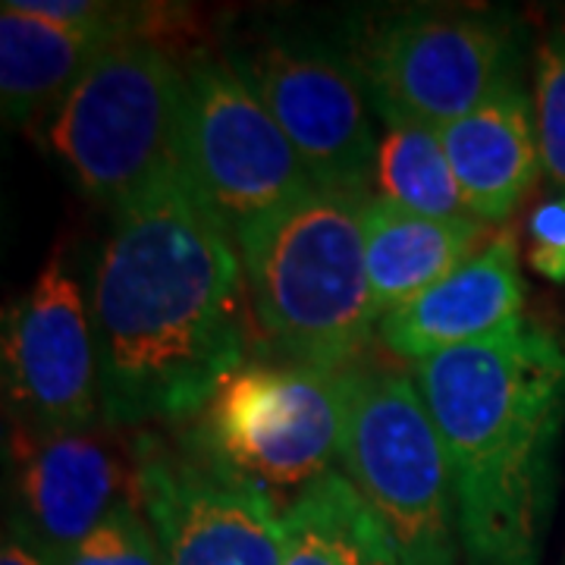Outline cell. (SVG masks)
<instances>
[{
	"instance_id": "6da1fadb",
	"label": "cell",
	"mask_w": 565,
	"mask_h": 565,
	"mask_svg": "<svg viewBox=\"0 0 565 565\" xmlns=\"http://www.w3.org/2000/svg\"><path fill=\"white\" fill-rule=\"evenodd\" d=\"M243 258L185 173L114 214L92 280L107 427L195 422L245 364Z\"/></svg>"
},
{
	"instance_id": "7a4b0ae2",
	"label": "cell",
	"mask_w": 565,
	"mask_h": 565,
	"mask_svg": "<svg viewBox=\"0 0 565 565\" xmlns=\"http://www.w3.org/2000/svg\"><path fill=\"white\" fill-rule=\"evenodd\" d=\"M444 440L465 565H541L565 427V330L519 318L415 364Z\"/></svg>"
},
{
	"instance_id": "3957f363",
	"label": "cell",
	"mask_w": 565,
	"mask_h": 565,
	"mask_svg": "<svg viewBox=\"0 0 565 565\" xmlns=\"http://www.w3.org/2000/svg\"><path fill=\"white\" fill-rule=\"evenodd\" d=\"M364 202L315 185L233 236L255 321L282 362L337 374L359 364L377 333Z\"/></svg>"
},
{
	"instance_id": "277c9868",
	"label": "cell",
	"mask_w": 565,
	"mask_h": 565,
	"mask_svg": "<svg viewBox=\"0 0 565 565\" xmlns=\"http://www.w3.org/2000/svg\"><path fill=\"white\" fill-rule=\"evenodd\" d=\"M340 471L384 525L399 565H459L444 440L405 371H343Z\"/></svg>"
},
{
	"instance_id": "5b68a950",
	"label": "cell",
	"mask_w": 565,
	"mask_h": 565,
	"mask_svg": "<svg viewBox=\"0 0 565 565\" xmlns=\"http://www.w3.org/2000/svg\"><path fill=\"white\" fill-rule=\"evenodd\" d=\"M182 63L161 41H120L51 117V145L92 202L114 214L177 177Z\"/></svg>"
},
{
	"instance_id": "8992f818",
	"label": "cell",
	"mask_w": 565,
	"mask_h": 565,
	"mask_svg": "<svg viewBox=\"0 0 565 565\" xmlns=\"http://www.w3.org/2000/svg\"><path fill=\"white\" fill-rule=\"evenodd\" d=\"M349 61L384 122L444 129L515 76V20L493 10H390L359 22Z\"/></svg>"
},
{
	"instance_id": "52a82bcc",
	"label": "cell",
	"mask_w": 565,
	"mask_h": 565,
	"mask_svg": "<svg viewBox=\"0 0 565 565\" xmlns=\"http://www.w3.org/2000/svg\"><path fill=\"white\" fill-rule=\"evenodd\" d=\"M182 70V173L233 236L315 189L280 122L236 63L195 51Z\"/></svg>"
},
{
	"instance_id": "ba28073f",
	"label": "cell",
	"mask_w": 565,
	"mask_h": 565,
	"mask_svg": "<svg viewBox=\"0 0 565 565\" xmlns=\"http://www.w3.org/2000/svg\"><path fill=\"white\" fill-rule=\"evenodd\" d=\"M343 440V371L243 364L195 418L192 444L262 487H296L333 471Z\"/></svg>"
},
{
	"instance_id": "9c48e42d",
	"label": "cell",
	"mask_w": 565,
	"mask_h": 565,
	"mask_svg": "<svg viewBox=\"0 0 565 565\" xmlns=\"http://www.w3.org/2000/svg\"><path fill=\"white\" fill-rule=\"evenodd\" d=\"M318 189L371 199L381 136L359 70L318 41L267 39L233 54Z\"/></svg>"
},
{
	"instance_id": "30bf717a",
	"label": "cell",
	"mask_w": 565,
	"mask_h": 565,
	"mask_svg": "<svg viewBox=\"0 0 565 565\" xmlns=\"http://www.w3.org/2000/svg\"><path fill=\"white\" fill-rule=\"evenodd\" d=\"M145 512L167 565H282V509L267 487L245 481L189 440L173 449L148 434L136 444Z\"/></svg>"
},
{
	"instance_id": "8fae6325",
	"label": "cell",
	"mask_w": 565,
	"mask_h": 565,
	"mask_svg": "<svg viewBox=\"0 0 565 565\" xmlns=\"http://www.w3.org/2000/svg\"><path fill=\"white\" fill-rule=\"evenodd\" d=\"M0 355L10 427L51 437L104 424L92 311L63 248L51 255L32 289L7 308Z\"/></svg>"
},
{
	"instance_id": "7c38bea8",
	"label": "cell",
	"mask_w": 565,
	"mask_h": 565,
	"mask_svg": "<svg viewBox=\"0 0 565 565\" xmlns=\"http://www.w3.org/2000/svg\"><path fill=\"white\" fill-rule=\"evenodd\" d=\"M107 430L114 427L98 424L76 434L41 437L10 427L7 527L51 563L88 537L120 505L136 503V452L126 459Z\"/></svg>"
},
{
	"instance_id": "4fadbf2b",
	"label": "cell",
	"mask_w": 565,
	"mask_h": 565,
	"mask_svg": "<svg viewBox=\"0 0 565 565\" xmlns=\"http://www.w3.org/2000/svg\"><path fill=\"white\" fill-rule=\"evenodd\" d=\"M525 299L519 248L503 236L487 243L446 280L386 311L377 323V340L396 359L422 364L525 318Z\"/></svg>"
},
{
	"instance_id": "5bb4252c",
	"label": "cell",
	"mask_w": 565,
	"mask_h": 565,
	"mask_svg": "<svg viewBox=\"0 0 565 565\" xmlns=\"http://www.w3.org/2000/svg\"><path fill=\"white\" fill-rule=\"evenodd\" d=\"M440 141L471 217L487 226L509 221L544 170L534 98L519 73L462 120L444 126Z\"/></svg>"
},
{
	"instance_id": "9a60e30c",
	"label": "cell",
	"mask_w": 565,
	"mask_h": 565,
	"mask_svg": "<svg viewBox=\"0 0 565 565\" xmlns=\"http://www.w3.org/2000/svg\"><path fill=\"white\" fill-rule=\"evenodd\" d=\"M362 233L367 280L384 318L475 258L484 248L487 223L427 217L371 195L362 207Z\"/></svg>"
},
{
	"instance_id": "2e32d148",
	"label": "cell",
	"mask_w": 565,
	"mask_h": 565,
	"mask_svg": "<svg viewBox=\"0 0 565 565\" xmlns=\"http://www.w3.org/2000/svg\"><path fill=\"white\" fill-rule=\"evenodd\" d=\"M107 41L32 17L7 0L0 7V107L10 129L54 117L73 85L102 57Z\"/></svg>"
},
{
	"instance_id": "e0dca14e",
	"label": "cell",
	"mask_w": 565,
	"mask_h": 565,
	"mask_svg": "<svg viewBox=\"0 0 565 565\" xmlns=\"http://www.w3.org/2000/svg\"><path fill=\"white\" fill-rule=\"evenodd\" d=\"M282 531V565H399L384 525L337 468L296 490Z\"/></svg>"
},
{
	"instance_id": "ac0fdd59",
	"label": "cell",
	"mask_w": 565,
	"mask_h": 565,
	"mask_svg": "<svg viewBox=\"0 0 565 565\" xmlns=\"http://www.w3.org/2000/svg\"><path fill=\"white\" fill-rule=\"evenodd\" d=\"M377 185L384 199L415 214L475 221L449 167L440 132L422 122H386L377 158Z\"/></svg>"
},
{
	"instance_id": "d6986e66",
	"label": "cell",
	"mask_w": 565,
	"mask_h": 565,
	"mask_svg": "<svg viewBox=\"0 0 565 565\" xmlns=\"http://www.w3.org/2000/svg\"><path fill=\"white\" fill-rule=\"evenodd\" d=\"M13 7L32 17H44L85 35L120 41H158L189 20L185 7L170 3H110V0H13Z\"/></svg>"
},
{
	"instance_id": "ffe728a7",
	"label": "cell",
	"mask_w": 565,
	"mask_h": 565,
	"mask_svg": "<svg viewBox=\"0 0 565 565\" xmlns=\"http://www.w3.org/2000/svg\"><path fill=\"white\" fill-rule=\"evenodd\" d=\"M534 120L541 163L565 195V25L550 32L534 63Z\"/></svg>"
},
{
	"instance_id": "44dd1931",
	"label": "cell",
	"mask_w": 565,
	"mask_h": 565,
	"mask_svg": "<svg viewBox=\"0 0 565 565\" xmlns=\"http://www.w3.org/2000/svg\"><path fill=\"white\" fill-rule=\"evenodd\" d=\"M51 565H167L163 550L136 503L120 505L79 544L70 546Z\"/></svg>"
},
{
	"instance_id": "7402d4cb",
	"label": "cell",
	"mask_w": 565,
	"mask_h": 565,
	"mask_svg": "<svg viewBox=\"0 0 565 565\" xmlns=\"http://www.w3.org/2000/svg\"><path fill=\"white\" fill-rule=\"evenodd\" d=\"M527 264L553 282H565V195L544 202L527 221Z\"/></svg>"
},
{
	"instance_id": "603a6c76",
	"label": "cell",
	"mask_w": 565,
	"mask_h": 565,
	"mask_svg": "<svg viewBox=\"0 0 565 565\" xmlns=\"http://www.w3.org/2000/svg\"><path fill=\"white\" fill-rule=\"evenodd\" d=\"M0 565H51V559L20 537L17 531H3V546H0Z\"/></svg>"
}]
</instances>
